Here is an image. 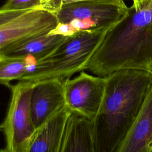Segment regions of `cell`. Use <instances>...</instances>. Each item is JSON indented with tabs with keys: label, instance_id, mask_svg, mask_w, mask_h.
I'll use <instances>...</instances> for the list:
<instances>
[{
	"label": "cell",
	"instance_id": "1",
	"mask_svg": "<svg viewBox=\"0 0 152 152\" xmlns=\"http://www.w3.org/2000/svg\"><path fill=\"white\" fill-rule=\"evenodd\" d=\"M101 104L93 121L95 152H116L152 87V74L125 69L106 77Z\"/></svg>",
	"mask_w": 152,
	"mask_h": 152
},
{
	"label": "cell",
	"instance_id": "2",
	"mask_svg": "<svg viewBox=\"0 0 152 152\" xmlns=\"http://www.w3.org/2000/svg\"><path fill=\"white\" fill-rule=\"evenodd\" d=\"M125 69L152 74V8L135 11L108 30L84 70L106 77Z\"/></svg>",
	"mask_w": 152,
	"mask_h": 152
},
{
	"label": "cell",
	"instance_id": "3",
	"mask_svg": "<svg viewBox=\"0 0 152 152\" xmlns=\"http://www.w3.org/2000/svg\"><path fill=\"white\" fill-rule=\"evenodd\" d=\"M107 30L81 31L66 37L50 53L37 61L32 71L18 81L26 82L32 86L51 80L65 83L74 74L84 71Z\"/></svg>",
	"mask_w": 152,
	"mask_h": 152
},
{
	"label": "cell",
	"instance_id": "4",
	"mask_svg": "<svg viewBox=\"0 0 152 152\" xmlns=\"http://www.w3.org/2000/svg\"><path fill=\"white\" fill-rule=\"evenodd\" d=\"M130 9L124 0H87L65 4L54 14L58 23L66 24L70 36L81 31L109 30Z\"/></svg>",
	"mask_w": 152,
	"mask_h": 152
},
{
	"label": "cell",
	"instance_id": "5",
	"mask_svg": "<svg viewBox=\"0 0 152 152\" xmlns=\"http://www.w3.org/2000/svg\"><path fill=\"white\" fill-rule=\"evenodd\" d=\"M32 87L22 81L10 87L11 100L7 115L0 125L5 138V146L2 151L25 152L36 131L30 104Z\"/></svg>",
	"mask_w": 152,
	"mask_h": 152
},
{
	"label": "cell",
	"instance_id": "6",
	"mask_svg": "<svg viewBox=\"0 0 152 152\" xmlns=\"http://www.w3.org/2000/svg\"><path fill=\"white\" fill-rule=\"evenodd\" d=\"M106 81V77L80 71L78 76L64 83L65 104L71 112L93 121L102 103Z\"/></svg>",
	"mask_w": 152,
	"mask_h": 152
},
{
	"label": "cell",
	"instance_id": "7",
	"mask_svg": "<svg viewBox=\"0 0 152 152\" xmlns=\"http://www.w3.org/2000/svg\"><path fill=\"white\" fill-rule=\"evenodd\" d=\"M58 24L55 15L42 9L31 10L0 26V50L20 39L48 33Z\"/></svg>",
	"mask_w": 152,
	"mask_h": 152
},
{
	"label": "cell",
	"instance_id": "8",
	"mask_svg": "<svg viewBox=\"0 0 152 152\" xmlns=\"http://www.w3.org/2000/svg\"><path fill=\"white\" fill-rule=\"evenodd\" d=\"M30 104L36 129L65 105L64 83L51 80L35 84L32 87Z\"/></svg>",
	"mask_w": 152,
	"mask_h": 152
},
{
	"label": "cell",
	"instance_id": "9",
	"mask_svg": "<svg viewBox=\"0 0 152 152\" xmlns=\"http://www.w3.org/2000/svg\"><path fill=\"white\" fill-rule=\"evenodd\" d=\"M116 152H152V87Z\"/></svg>",
	"mask_w": 152,
	"mask_h": 152
},
{
	"label": "cell",
	"instance_id": "10",
	"mask_svg": "<svg viewBox=\"0 0 152 152\" xmlns=\"http://www.w3.org/2000/svg\"><path fill=\"white\" fill-rule=\"evenodd\" d=\"M71 112L65 104L36 129L25 152H60L65 128Z\"/></svg>",
	"mask_w": 152,
	"mask_h": 152
},
{
	"label": "cell",
	"instance_id": "11",
	"mask_svg": "<svg viewBox=\"0 0 152 152\" xmlns=\"http://www.w3.org/2000/svg\"><path fill=\"white\" fill-rule=\"evenodd\" d=\"M60 152H95L93 121L71 112Z\"/></svg>",
	"mask_w": 152,
	"mask_h": 152
},
{
	"label": "cell",
	"instance_id": "12",
	"mask_svg": "<svg viewBox=\"0 0 152 152\" xmlns=\"http://www.w3.org/2000/svg\"><path fill=\"white\" fill-rule=\"evenodd\" d=\"M66 38V36L50 34L48 32L36 34L6 46L0 50V53L3 57L30 55L38 61L50 53Z\"/></svg>",
	"mask_w": 152,
	"mask_h": 152
},
{
	"label": "cell",
	"instance_id": "13",
	"mask_svg": "<svg viewBox=\"0 0 152 152\" xmlns=\"http://www.w3.org/2000/svg\"><path fill=\"white\" fill-rule=\"evenodd\" d=\"M37 61L33 56H7L0 60V84L10 87V81L18 80L34 68Z\"/></svg>",
	"mask_w": 152,
	"mask_h": 152
},
{
	"label": "cell",
	"instance_id": "14",
	"mask_svg": "<svg viewBox=\"0 0 152 152\" xmlns=\"http://www.w3.org/2000/svg\"><path fill=\"white\" fill-rule=\"evenodd\" d=\"M43 2V0H7L0 9L7 11L42 9Z\"/></svg>",
	"mask_w": 152,
	"mask_h": 152
},
{
	"label": "cell",
	"instance_id": "15",
	"mask_svg": "<svg viewBox=\"0 0 152 152\" xmlns=\"http://www.w3.org/2000/svg\"><path fill=\"white\" fill-rule=\"evenodd\" d=\"M87 0H43L42 9L54 14L62 5L67 3Z\"/></svg>",
	"mask_w": 152,
	"mask_h": 152
},
{
	"label": "cell",
	"instance_id": "16",
	"mask_svg": "<svg viewBox=\"0 0 152 152\" xmlns=\"http://www.w3.org/2000/svg\"><path fill=\"white\" fill-rule=\"evenodd\" d=\"M31 10L7 11L0 9V26L4 24Z\"/></svg>",
	"mask_w": 152,
	"mask_h": 152
},
{
	"label": "cell",
	"instance_id": "17",
	"mask_svg": "<svg viewBox=\"0 0 152 152\" xmlns=\"http://www.w3.org/2000/svg\"><path fill=\"white\" fill-rule=\"evenodd\" d=\"M132 1L131 7L135 11L152 8V0H132Z\"/></svg>",
	"mask_w": 152,
	"mask_h": 152
},
{
	"label": "cell",
	"instance_id": "18",
	"mask_svg": "<svg viewBox=\"0 0 152 152\" xmlns=\"http://www.w3.org/2000/svg\"><path fill=\"white\" fill-rule=\"evenodd\" d=\"M2 58H3V56H2V55L0 53V60H1Z\"/></svg>",
	"mask_w": 152,
	"mask_h": 152
},
{
	"label": "cell",
	"instance_id": "19",
	"mask_svg": "<svg viewBox=\"0 0 152 152\" xmlns=\"http://www.w3.org/2000/svg\"><path fill=\"white\" fill-rule=\"evenodd\" d=\"M0 129H1V127H0Z\"/></svg>",
	"mask_w": 152,
	"mask_h": 152
}]
</instances>
